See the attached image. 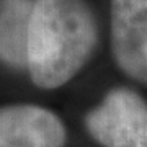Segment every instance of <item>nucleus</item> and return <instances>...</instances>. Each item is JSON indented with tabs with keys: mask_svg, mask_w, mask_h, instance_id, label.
<instances>
[{
	"mask_svg": "<svg viewBox=\"0 0 147 147\" xmlns=\"http://www.w3.org/2000/svg\"><path fill=\"white\" fill-rule=\"evenodd\" d=\"M65 129L51 111L33 105L0 108V147H62Z\"/></svg>",
	"mask_w": 147,
	"mask_h": 147,
	"instance_id": "obj_4",
	"label": "nucleus"
},
{
	"mask_svg": "<svg viewBox=\"0 0 147 147\" xmlns=\"http://www.w3.org/2000/svg\"><path fill=\"white\" fill-rule=\"evenodd\" d=\"M31 0L0 2V59L23 67L28 65V38L33 15Z\"/></svg>",
	"mask_w": 147,
	"mask_h": 147,
	"instance_id": "obj_5",
	"label": "nucleus"
},
{
	"mask_svg": "<svg viewBox=\"0 0 147 147\" xmlns=\"http://www.w3.org/2000/svg\"><path fill=\"white\" fill-rule=\"evenodd\" d=\"M96 44V23L84 0H36L28 38V70L42 88L70 80Z\"/></svg>",
	"mask_w": 147,
	"mask_h": 147,
	"instance_id": "obj_1",
	"label": "nucleus"
},
{
	"mask_svg": "<svg viewBox=\"0 0 147 147\" xmlns=\"http://www.w3.org/2000/svg\"><path fill=\"white\" fill-rule=\"evenodd\" d=\"M111 42L118 65L147 84V0H111Z\"/></svg>",
	"mask_w": 147,
	"mask_h": 147,
	"instance_id": "obj_3",
	"label": "nucleus"
},
{
	"mask_svg": "<svg viewBox=\"0 0 147 147\" xmlns=\"http://www.w3.org/2000/svg\"><path fill=\"white\" fill-rule=\"evenodd\" d=\"M87 127L105 147H147V105L131 90H113L87 116Z\"/></svg>",
	"mask_w": 147,
	"mask_h": 147,
	"instance_id": "obj_2",
	"label": "nucleus"
}]
</instances>
